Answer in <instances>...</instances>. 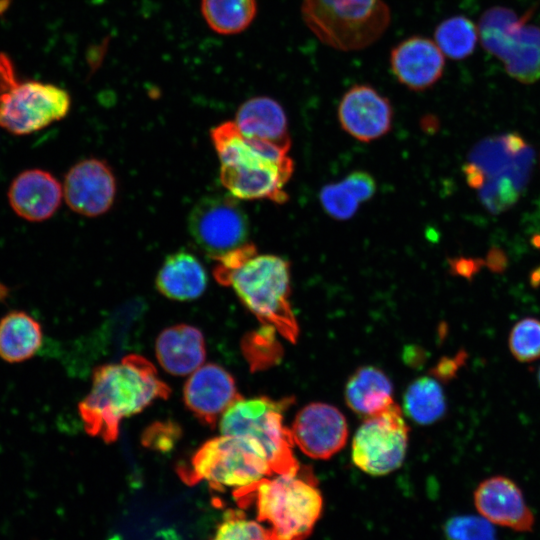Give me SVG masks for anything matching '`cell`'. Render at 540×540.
I'll use <instances>...</instances> for the list:
<instances>
[{
  "mask_svg": "<svg viewBox=\"0 0 540 540\" xmlns=\"http://www.w3.org/2000/svg\"><path fill=\"white\" fill-rule=\"evenodd\" d=\"M169 394L155 366L141 355L130 354L94 370L91 390L80 402L79 413L88 434L110 443L117 439L122 419Z\"/></svg>",
  "mask_w": 540,
  "mask_h": 540,
  "instance_id": "6da1fadb",
  "label": "cell"
},
{
  "mask_svg": "<svg viewBox=\"0 0 540 540\" xmlns=\"http://www.w3.org/2000/svg\"><path fill=\"white\" fill-rule=\"evenodd\" d=\"M211 138L220 160L221 183L231 195L242 200L287 201L284 187L294 169L287 150L246 137L234 121L214 127Z\"/></svg>",
  "mask_w": 540,
  "mask_h": 540,
  "instance_id": "7a4b0ae2",
  "label": "cell"
},
{
  "mask_svg": "<svg viewBox=\"0 0 540 540\" xmlns=\"http://www.w3.org/2000/svg\"><path fill=\"white\" fill-rule=\"evenodd\" d=\"M534 164L532 147L519 134L486 137L469 152L463 168L466 181L477 190L492 214L511 208L523 195Z\"/></svg>",
  "mask_w": 540,
  "mask_h": 540,
  "instance_id": "3957f363",
  "label": "cell"
},
{
  "mask_svg": "<svg viewBox=\"0 0 540 540\" xmlns=\"http://www.w3.org/2000/svg\"><path fill=\"white\" fill-rule=\"evenodd\" d=\"M238 500L244 505L253 500L256 519L273 540H305L323 511L315 478L301 468L261 480Z\"/></svg>",
  "mask_w": 540,
  "mask_h": 540,
  "instance_id": "277c9868",
  "label": "cell"
},
{
  "mask_svg": "<svg viewBox=\"0 0 540 540\" xmlns=\"http://www.w3.org/2000/svg\"><path fill=\"white\" fill-rule=\"evenodd\" d=\"M216 280L231 286L243 304L263 323L289 341L298 336V325L289 302L290 267L280 256L254 253L235 268L214 272Z\"/></svg>",
  "mask_w": 540,
  "mask_h": 540,
  "instance_id": "5b68a950",
  "label": "cell"
},
{
  "mask_svg": "<svg viewBox=\"0 0 540 540\" xmlns=\"http://www.w3.org/2000/svg\"><path fill=\"white\" fill-rule=\"evenodd\" d=\"M188 484L206 481L212 488H232L237 499L261 480L274 475L263 452L243 437L220 434L198 448L179 470Z\"/></svg>",
  "mask_w": 540,
  "mask_h": 540,
  "instance_id": "8992f818",
  "label": "cell"
},
{
  "mask_svg": "<svg viewBox=\"0 0 540 540\" xmlns=\"http://www.w3.org/2000/svg\"><path fill=\"white\" fill-rule=\"evenodd\" d=\"M301 15L322 43L340 51L370 46L390 23L383 0H302Z\"/></svg>",
  "mask_w": 540,
  "mask_h": 540,
  "instance_id": "52a82bcc",
  "label": "cell"
},
{
  "mask_svg": "<svg viewBox=\"0 0 540 540\" xmlns=\"http://www.w3.org/2000/svg\"><path fill=\"white\" fill-rule=\"evenodd\" d=\"M291 403V398L240 397L220 417V432L255 444L274 474L296 471L300 465L293 454L295 445L290 429L283 423V413Z\"/></svg>",
  "mask_w": 540,
  "mask_h": 540,
  "instance_id": "ba28073f",
  "label": "cell"
},
{
  "mask_svg": "<svg viewBox=\"0 0 540 540\" xmlns=\"http://www.w3.org/2000/svg\"><path fill=\"white\" fill-rule=\"evenodd\" d=\"M69 93L54 84L18 79L10 57L0 52V127L16 135L38 131L65 117Z\"/></svg>",
  "mask_w": 540,
  "mask_h": 540,
  "instance_id": "9c48e42d",
  "label": "cell"
},
{
  "mask_svg": "<svg viewBox=\"0 0 540 540\" xmlns=\"http://www.w3.org/2000/svg\"><path fill=\"white\" fill-rule=\"evenodd\" d=\"M532 11L518 15L505 7L486 10L478 24L484 48L496 56L507 73L523 83L540 79V26L530 23Z\"/></svg>",
  "mask_w": 540,
  "mask_h": 540,
  "instance_id": "30bf717a",
  "label": "cell"
},
{
  "mask_svg": "<svg viewBox=\"0 0 540 540\" xmlns=\"http://www.w3.org/2000/svg\"><path fill=\"white\" fill-rule=\"evenodd\" d=\"M408 432L403 410L395 402L366 417L352 439L353 463L372 476L390 474L405 459Z\"/></svg>",
  "mask_w": 540,
  "mask_h": 540,
  "instance_id": "8fae6325",
  "label": "cell"
},
{
  "mask_svg": "<svg viewBox=\"0 0 540 540\" xmlns=\"http://www.w3.org/2000/svg\"><path fill=\"white\" fill-rule=\"evenodd\" d=\"M188 230L196 245L217 261L247 243L249 225L244 211L233 198L210 195L199 200L191 210Z\"/></svg>",
  "mask_w": 540,
  "mask_h": 540,
  "instance_id": "7c38bea8",
  "label": "cell"
},
{
  "mask_svg": "<svg viewBox=\"0 0 540 540\" xmlns=\"http://www.w3.org/2000/svg\"><path fill=\"white\" fill-rule=\"evenodd\" d=\"M293 443L306 456L326 460L339 452L348 439V424L335 406L313 402L296 414L290 429Z\"/></svg>",
  "mask_w": 540,
  "mask_h": 540,
  "instance_id": "4fadbf2b",
  "label": "cell"
},
{
  "mask_svg": "<svg viewBox=\"0 0 540 540\" xmlns=\"http://www.w3.org/2000/svg\"><path fill=\"white\" fill-rule=\"evenodd\" d=\"M116 181L105 161L89 158L76 163L67 173L63 196L76 213L95 217L107 212L115 199Z\"/></svg>",
  "mask_w": 540,
  "mask_h": 540,
  "instance_id": "5bb4252c",
  "label": "cell"
},
{
  "mask_svg": "<svg viewBox=\"0 0 540 540\" xmlns=\"http://www.w3.org/2000/svg\"><path fill=\"white\" fill-rule=\"evenodd\" d=\"M240 397L232 375L214 363L203 364L190 374L183 389L186 407L208 426H214Z\"/></svg>",
  "mask_w": 540,
  "mask_h": 540,
  "instance_id": "9a60e30c",
  "label": "cell"
},
{
  "mask_svg": "<svg viewBox=\"0 0 540 540\" xmlns=\"http://www.w3.org/2000/svg\"><path fill=\"white\" fill-rule=\"evenodd\" d=\"M341 127L362 142L376 140L391 129L393 109L390 101L368 85H355L338 106Z\"/></svg>",
  "mask_w": 540,
  "mask_h": 540,
  "instance_id": "2e32d148",
  "label": "cell"
},
{
  "mask_svg": "<svg viewBox=\"0 0 540 540\" xmlns=\"http://www.w3.org/2000/svg\"><path fill=\"white\" fill-rule=\"evenodd\" d=\"M473 498L479 514L493 525L517 532L532 531L534 514L511 479L500 475L487 478L477 486Z\"/></svg>",
  "mask_w": 540,
  "mask_h": 540,
  "instance_id": "e0dca14e",
  "label": "cell"
},
{
  "mask_svg": "<svg viewBox=\"0 0 540 540\" xmlns=\"http://www.w3.org/2000/svg\"><path fill=\"white\" fill-rule=\"evenodd\" d=\"M444 54L435 41L422 36L403 40L390 54V66L397 80L415 91L434 85L442 76Z\"/></svg>",
  "mask_w": 540,
  "mask_h": 540,
  "instance_id": "ac0fdd59",
  "label": "cell"
},
{
  "mask_svg": "<svg viewBox=\"0 0 540 540\" xmlns=\"http://www.w3.org/2000/svg\"><path fill=\"white\" fill-rule=\"evenodd\" d=\"M63 187L49 172L30 169L20 173L8 191L13 211L23 219L38 222L50 218L58 209Z\"/></svg>",
  "mask_w": 540,
  "mask_h": 540,
  "instance_id": "d6986e66",
  "label": "cell"
},
{
  "mask_svg": "<svg viewBox=\"0 0 540 540\" xmlns=\"http://www.w3.org/2000/svg\"><path fill=\"white\" fill-rule=\"evenodd\" d=\"M155 351L160 366L175 376L192 374L206 357L202 332L188 324L164 329L157 337Z\"/></svg>",
  "mask_w": 540,
  "mask_h": 540,
  "instance_id": "ffe728a7",
  "label": "cell"
},
{
  "mask_svg": "<svg viewBox=\"0 0 540 540\" xmlns=\"http://www.w3.org/2000/svg\"><path fill=\"white\" fill-rule=\"evenodd\" d=\"M234 122L246 137L272 143L287 151L291 147L286 113L270 97L257 96L246 100L239 106Z\"/></svg>",
  "mask_w": 540,
  "mask_h": 540,
  "instance_id": "44dd1931",
  "label": "cell"
},
{
  "mask_svg": "<svg viewBox=\"0 0 540 540\" xmlns=\"http://www.w3.org/2000/svg\"><path fill=\"white\" fill-rule=\"evenodd\" d=\"M207 282V273L201 262L186 250L168 255L156 277L158 291L177 301H190L200 297L207 287Z\"/></svg>",
  "mask_w": 540,
  "mask_h": 540,
  "instance_id": "7402d4cb",
  "label": "cell"
},
{
  "mask_svg": "<svg viewBox=\"0 0 540 540\" xmlns=\"http://www.w3.org/2000/svg\"><path fill=\"white\" fill-rule=\"evenodd\" d=\"M393 386L379 368L364 366L357 369L345 386V401L349 408L365 418L390 406Z\"/></svg>",
  "mask_w": 540,
  "mask_h": 540,
  "instance_id": "603a6c76",
  "label": "cell"
},
{
  "mask_svg": "<svg viewBox=\"0 0 540 540\" xmlns=\"http://www.w3.org/2000/svg\"><path fill=\"white\" fill-rule=\"evenodd\" d=\"M375 191L376 183L370 174L354 171L338 182L325 185L319 200L329 216L347 220L355 215L362 203L372 198Z\"/></svg>",
  "mask_w": 540,
  "mask_h": 540,
  "instance_id": "cb8c5ba5",
  "label": "cell"
},
{
  "mask_svg": "<svg viewBox=\"0 0 540 540\" xmlns=\"http://www.w3.org/2000/svg\"><path fill=\"white\" fill-rule=\"evenodd\" d=\"M40 324L22 311H13L0 321V357L10 363L31 358L42 345Z\"/></svg>",
  "mask_w": 540,
  "mask_h": 540,
  "instance_id": "d4e9b609",
  "label": "cell"
},
{
  "mask_svg": "<svg viewBox=\"0 0 540 540\" xmlns=\"http://www.w3.org/2000/svg\"><path fill=\"white\" fill-rule=\"evenodd\" d=\"M446 398L440 383L431 376L415 379L403 396V413L415 423L430 425L446 412Z\"/></svg>",
  "mask_w": 540,
  "mask_h": 540,
  "instance_id": "484cf974",
  "label": "cell"
},
{
  "mask_svg": "<svg viewBox=\"0 0 540 540\" xmlns=\"http://www.w3.org/2000/svg\"><path fill=\"white\" fill-rule=\"evenodd\" d=\"M201 13L211 30L222 35L238 34L256 16V0H201Z\"/></svg>",
  "mask_w": 540,
  "mask_h": 540,
  "instance_id": "4316f807",
  "label": "cell"
},
{
  "mask_svg": "<svg viewBox=\"0 0 540 540\" xmlns=\"http://www.w3.org/2000/svg\"><path fill=\"white\" fill-rule=\"evenodd\" d=\"M435 43L449 58L463 59L469 56L479 39L478 27L464 16L450 17L435 30Z\"/></svg>",
  "mask_w": 540,
  "mask_h": 540,
  "instance_id": "83f0119b",
  "label": "cell"
},
{
  "mask_svg": "<svg viewBox=\"0 0 540 540\" xmlns=\"http://www.w3.org/2000/svg\"><path fill=\"white\" fill-rule=\"evenodd\" d=\"M211 540H273L268 528L241 511L227 510Z\"/></svg>",
  "mask_w": 540,
  "mask_h": 540,
  "instance_id": "f1b7e54d",
  "label": "cell"
},
{
  "mask_svg": "<svg viewBox=\"0 0 540 540\" xmlns=\"http://www.w3.org/2000/svg\"><path fill=\"white\" fill-rule=\"evenodd\" d=\"M509 350L520 362H532L540 358V320L532 317L518 321L511 329Z\"/></svg>",
  "mask_w": 540,
  "mask_h": 540,
  "instance_id": "f546056e",
  "label": "cell"
},
{
  "mask_svg": "<svg viewBox=\"0 0 540 540\" xmlns=\"http://www.w3.org/2000/svg\"><path fill=\"white\" fill-rule=\"evenodd\" d=\"M444 531L449 540H497L493 524L481 515L453 517L446 522Z\"/></svg>",
  "mask_w": 540,
  "mask_h": 540,
  "instance_id": "4dcf8cb0",
  "label": "cell"
},
{
  "mask_svg": "<svg viewBox=\"0 0 540 540\" xmlns=\"http://www.w3.org/2000/svg\"><path fill=\"white\" fill-rule=\"evenodd\" d=\"M179 428L172 423H155L151 425L143 437V442L148 447L167 451L171 449L178 438Z\"/></svg>",
  "mask_w": 540,
  "mask_h": 540,
  "instance_id": "1f68e13d",
  "label": "cell"
},
{
  "mask_svg": "<svg viewBox=\"0 0 540 540\" xmlns=\"http://www.w3.org/2000/svg\"><path fill=\"white\" fill-rule=\"evenodd\" d=\"M463 353L457 355L454 359H445L441 361L437 367L439 377L450 378L458 370L460 363L464 360Z\"/></svg>",
  "mask_w": 540,
  "mask_h": 540,
  "instance_id": "d6a6232c",
  "label": "cell"
},
{
  "mask_svg": "<svg viewBox=\"0 0 540 540\" xmlns=\"http://www.w3.org/2000/svg\"><path fill=\"white\" fill-rule=\"evenodd\" d=\"M537 379H538V382H539V384H540V368H539V370H538Z\"/></svg>",
  "mask_w": 540,
  "mask_h": 540,
  "instance_id": "836d02e7",
  "label": "cell"
}]
</instances>
